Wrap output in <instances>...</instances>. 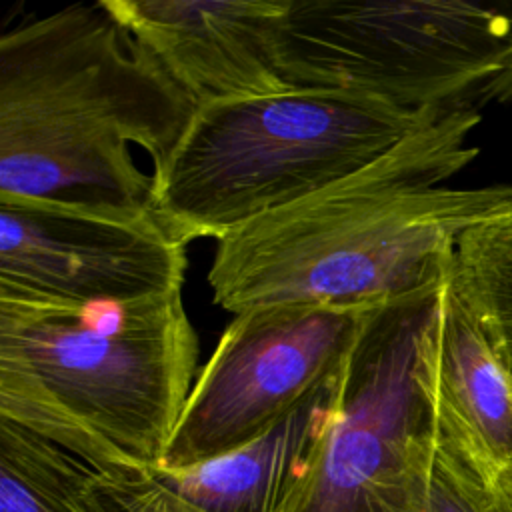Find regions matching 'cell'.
Here are the masks:
<instances>
[{"mask_svg":"<svg viewBox=\"0 0 512 512\" xmlns=\"http://www.w3.org/2000/svg\"><path fill=\"white\" fill-rule=\"evenodd\" d=\"M0 512H118L100 472L0 418Z\"/></svg>","mask_w":512,"mask_h":512,"instance_id":"12","label":"cell"},{"mask_svg":"<svg viewBox=\"0 0 512 512\" xmlns=\"http://www.w3.org/2000/svg\"><path fill=\"white\" fill-rule=\"evenodd\" d=\"M196 106L96 4H72L0 38V200L150 216L152 176Z\"/></svg>","mask_w":512,"mask_h":512,"instance_id":"2","label":"cell"},{"mask_svg":"<svg viewBox=\"0 0 512 512\" xmlns=\"http://www.w3.org/2000/svg\"><path fill=\"white\" fill-rule=\"evenodd\" d=\"M274 44L290 88L440 114L512 100V2L284 0Z\"/></svg>","mask_w":512,"mask_h":512,"instance_id":"5","label":"cell"},{"mask_svg":"<svg viewBox=\"0 0 512 512\" xmlns=\"http://www.w3.org/2000/svg\"><path fill=\"white\" fill-rule=\"evenodd\" d=\"M482 476L436 430L430 512H488Z\"/></svg>","mask_w":512,"mask_h":512,"instance_id":"14","label":"cell"},{"mask_svg":"<svg viewBox=\"0 0 512 512\" xmlns=\"http://www.w3.org/2000/svg\"><path fill=\"white\" fill-rule=\"evenodd\" d=\"M196 368L182 290L92 304L0 298V418L106 476L162 464Z\"/></svg>","mask_w":512,"mask_h":512,"instance_id":"3","label":"cell"},{"mask_svg":"<svg viewBox=\"0 0 512 512\" xmlns=\"http://www.w3.org/2000/svg\"><path fill=\"white\" fill-rule=\"evenodd\" d=\"M484 500L488 512H512V462L500 474L484 484Z\"/></svg>","mask_w":512,"mask_h":512,"instance_id":"15","label":"cell"},{"mask_svg":"<svg viewBox=\"0 0 512 512\" xmlns=\"http://www.w3.org/2000/svg\"><path fill=\"white\" fill-rule=\"evenodd\" d=\"M186 244L154 214L0 200V298L52 304L182 290Z\"/></svg>","mask_w":512,"mask_h":512,"instance_id":"8","label":"cell"},{"mask_svg":"<svg viewBox=\"0 0 512 512\" xmlns=\"http://www.w3.org/2000/svg\"><path fill=\"white\" fill-rule=\"evenodd\" d=\"M450 282L512 376V206L460 236Z\"/></svg>","mask_w":512,"mask_h":512,"instance_id":"13","label":"cell"},{"mask_svg":"<svg viewBox=\"0 0 512 512\" xmlns=\"http://www.w3.org/2000/svg\"><path fill=\"white\" fill-rule=\"evenodd\" d=\"M332 382L234 452L174 470L100 472L102 490L118 512H290L330 418Z\"/></svg>","mask_w":512,"mask_h":512,"instance_id":"10","label":"cell"},{"mask_svg":"<svg viewBox=\"0 0 512 512\" xmlns=\"http://www.w3.org/2000/svg\"><path fill=\"white\" fill-rule=\"evenodd\" d=\"M480 112L448 114L320 188L216 242L212 300L240 314L268 304H376L440 286L460 236L512 206L510 186H442L478 154Z\"/></svg>","mask_w":512,"mask_h":512,"instance_id":"1","label":"cell"},{"mask_svg":"<svg viewBox=\"0 0 512 512\" xmlns=\"http://www.w3.org/2000/svg\"><path fill=\"white\" fill-rule=\"evenodd\" d=\"M416 378L438 434L492 482L512 462V376L450 272L418 338Z\"/></svg>","mask_w":512,"mask_h":512,"instance_id":"11","label":"cell"},{"mask_svg":"<svg viewBox=\"0 0 512 512\" xmlns=\"http://www.w3.org/2000/svg\"><path fill=\"white\" fill-rule=\"evenodd\" d=\"M372 306L284 302L234 314L196 376L160 468L224 456L288 418L336 378Z\"/></svg>","mask_w":512,"mask_h":512,"instance_id":"7","label":"cell"},{"mask_svg":"<svg viewBox=\"0 0 512 512\" xmlns=\"http://www.w3.org/2000/svg\"><path fill=\"white\" fill-rule=\"evenodd\" d=\"M442 284L364 314L290 512H430L436 422L416 352Z\"/></svg>","mask_w":512,"mask_h":512,"instance_id":"6","label":"cell"},{"mask_svg":"<svg viewBox=\"0 0 512 512\" xmlns=\"http://www.w3.org/2000/svg\"><path fill=\"white\" fill-rule=\"evenodd\" d=\"M196 108L284 92L274 30L284 0H100Z\"/></svg>","mask_w":512,"mask_h":512,"instance_id":"9","label":"cell"},{"mask_svg":"<svg viewBox=\"0 0 512 512\" xmlns=\"http://www.w3.org/2000/svg\"><path fill=\"white\" fill-rule=\"evenodd\" d=\"M448 114L288 88L206 104L152 170V212L180 242H216L372 162Z\"/></svg>","mask_w":512,"mask_h":512,"instance_id":"4","label":"cell"}]
</instances>
